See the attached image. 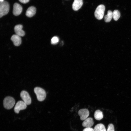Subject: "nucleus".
Listing matches in <instances>:
<instances>
[{
  "label": "nucleus",
  "instance_id": "8",
  "mask_svg": "<svg viewBox=\"0 0 131 131\" xmlns=\"http://www.w3.org/2000/svg\"><path fill=\"white\" fill-rule=\"evenodd\" d=\"M22 9L21 6L18 3H15L13 6V13L14 15L18 16L21 13Z\"/></svg>",
  "mask_w": 131,
  "mask_h": 131
},
{
  "label": "nucleus",
  "instance_id": "20",
  "mask_svg": "<svg viewBox=\"0 0 131 131\" xmlns=\"http://www.w3.org/2000/svg\"><path fill=\"white\" fill-rule=\"evenodd\" d=\"M82 131H94V129L91 127L86 128Z\"/></svg>",
  "mask_w": 131,
  "mask_h": 131
},
{
  "label": "nucleus",
  "instance_id": "19",
  "mask_svg": "<svg viewBox=\"0 0 131 131\" xmlns=\"http://www.w3.org/2000/svg\"><path fill=\"white\" fill-rule=\"evenodd\" d=\"M107 131H115L114 126L112 124L110 123L108 124Z\"/></svg>",
  "mask_w": 131,
  "mask_h": 131
},
{
  "label": "nucleus",
  "instance_id": "13",
  "mask_svg": "<svg viewBox=\"0 0 131 131\" xmlns=\"http://www.w3.org/2000/svg\"><path fill=\"white\" fill-rule=\"evenodd\" d=\"M36 9L35 7L33 6L29 7L27 10L26 15L29 17H31L35 14Z\"/></svg>",
  "mask_w": 131,
  "mask_h": 131
},
{
  "label": "nucleus",
  "instance_id": "17",
  "mask_svg": "<svg viewBox=\"0 0 131 131\" xmlns=\"http://www.w3.org/2000/svg\"><path fill=\"white\" fill-rule=\"evenodd\" d=\"M120 13L117 10H115L113 12V17L115 21H117L120 18Z\"/></svg>",
  "mask_w": 131,
  "mask_h": 131
},
{
  "label": "nucleus",
  "instance_id": "2",
  "mask_svg": "<svg viewBox=\"0 0 131 131\" xmlns=\"http://www.w3.org/2000/svg\"><path fill=\"white\" fill-rule=\"evenodd\" d=\"M14 99L10 96H7L4 98L3 101V105L4 107L7 109L12 108L15 103Z\"/></svg>",
  "mask_w": 131,
  "mask_h": 131
},
{
  "label": "nucleus",
  "instance_id": "15",
  "mask_svg": "<svg viewBox=\"0 0 131 131\" xmlns=\"http://www.w3.org/2000/svg\"><path fill=\"white\" fill-rule=\"evenodd\" d=\"M94 131H106L104 125L102 123L96 125L94 127Z\"/></svg>",
  "mask_w": 131,
  "mask_h": 131
},
{
  "label": "nucleus",
  "instance_id": "12",
  "mask_svg": "<svg viewBox=\"0 0 131 131\" xmlns=\"http://www.w3.org/2000/svg\"><path fill=\"white\" fill-rule=\"evenodd\" d=\"M83 3L82 0H74L72 5L73 9L74 11L78 10L82 6Z\"/></svg>",
  "mask_w": 131,
  "mask_h": 131
},
{
  "label": "nucleus",
  "instance_id": "7",
  "mask_svg": "<svg viewBox=\"0 0 131 131\" xmlns=\"http://www.w3.org/2000/svg\"><path fill=\"white\" fill-rule=\"evenodd\" d=\"M78 114L80 116V119L84 120L88 118L89 115V110L86 109H82L80 110L78 112Z\"/></svg>",
  "mask_w": 131,
  "mask_h": 131
},
{
  "label": "nucleus",
  "instance_id": "16",
  "mask_svg": "<svg viewBox=\"0 0 131 131\" xmlns=\"http://www.w3.org/2000/svg\"><path fill=\"white\" fill-rule=\"evenodd\" d=\"M113 17V12L111 10L107 11V14L104 16V20L106 22H110Z\"/></svg>",
  "mask_w": 131,
  "mask_h": 131
},
{
  "label": "nucleus",
  "instance_id": "22",
  "mask_svg": "<svg viewBox=\"0 0 131 131\" xmlns=\"http://www.w3.org/2000/svg\"><path fill=\"white\" fill-rule=\"evenodd\" d=\"M4 0H0V2H2L4 1Z\"/></svg>",
  "mask_w": 131,
  "mask_h": 131
},
{
  "label": "nucleus",
  "instance_id": "21",
  "mask_svg": "<svg viewBox=\"0 0 131 131\" xmlns=\"http://www.w3.org/2000/svg\"><path fill=\"white\" fill-rule=\"evenodd\" d=\"M19 0L21 2L25 4L28 3L29 0Z\"/></svg>",
  "mask_w": 131,
  "mask_h": 131
},
{
  "label": "nucleus",
  "instance_id": "5",
  "mask_svg": "<svg viewBox=\"0 0 131 131\" xmlns=\"http://www.w3.org/2000/svg\"><path fill=\"white\" fill-rule=\"evenodd\" d=\"M20 96L23 101L27 105H29L31 104V98L27 91L24 90L22 91L20 93Z\"/></svg>",
  "mask_w": 131,
  "mask_h": 131
},
{
  "label": "nucleus",
  "instance_id": "9",
  "mask_svg": "<svg viewBox=\"0 0 131 131\" xmlns=\"http://www.w3.org/2000/svg\"><path fill=\"white\" fill-rule=\"evenodd\" d=\"M23 27L21 25H17L15 26L14 30L16 34L20 37L24 36L25 33L22 30Z\"/></svg>",
  "mask_w": 131,
  "mask_h": 131
},
{
  "label": "nucleus",
  "instance_id": "1",
  "mask_svg": "<svg viewBox=\"0 0 131 131\" xmlns=\"http://www.w3.org/2000/svg\"><path fill=\"white\" fill-rule=\"evenodd\" d=\"M34 91L38 101H42L45 99L46 93L44 89L40 87H36L34 88Z\"/></svg>",
  "mask_w": 131,
  "mask_h": 131
},
{
  "label": "nucleus",
  "instance_id": "11",
  "mask_svg": "<svg viewBox=\"0 0 131 131\" xmlns=\"http://www.w3.org/2000/svg\"><path fill=\"white\" fill-rule=\"evenodd\" d=\"M94 123L92 118L91 117L88 118L84 120L82 123V125L85 128L91 127Z\"/></svg>",
  "mask_w": 131,
  "mask_h": 131
},
{
  "label": "nucleus",
  "instance_id": "14",
  "mask_svg": "<svg viewBox=\"0 0 131 131\" xmlns=\"http://www.w3.org/2000/svg\"><path fill=\"white\" fill-rule=\"evenodd\" d=\"M94 116L96 120H100L103 118V113L99 110H97L94 112Z\"/></svg>",
  "mask_w": 131,
  "mask_h": 131
},
{
  "label": "nucleus",
  "instance_id": "10",
  "mask_svg": "<svg viewBox=\"0 0 131 131\" xmlns=\"http://www.w3.org/2000/svg\"><path fill=\"white\" fill-rule=\"evenodd\" d=\"M11 40L16 46H19L21 43V39L20 36L16 34L12 35L11 38Z\"/></svg>",
  "mask_w": 131,
  "mask_h": 131
},
{
  "label": "nucleus",
  "instance_id": "3",
  "mask_svg": "<svg viewBox=\"0 0 131 131\" xmlns=\"http://www.w3.org/2000/svg\"><path fill=\"white\" fill-rule=\"evenodd\" d=\"M9 5L8 3L5 1L0 2V17L7 14L9 12Z\"/></svg>",
  "mask_w": 131,
  "mask_h": 131
},
{
  "label": "nucleus",
  "instance_id": "4",
  "mask_svg": "<svg viewBox=\"0 0 131 131\" xmlns=\"http://www.w3.org/2000/svg\"><path fill=\"white\" fill-rule=\"evenodd\" d=\"M105 10V6L101 4L98 6L96 9L94 15L96 18L98 20H101L103 18Z\"/></svg>",
  "mask_w": 131,
  "mask_h": 131
},
{
  "label": "nucleus",
  "instance_id": "6",
  "mask_svg": "<svg viewBox=\"0 0 131 131\" xmlns=\"http://www.w3.org/2000/svg\"><path fill=\"white\" fill-rule=\"evenodd\" d=\"M27 105L23 101H18L16 103L14 108L15 112L18 114L20 110L25 109L27 107Z\"/></svg>",
  "mask_w": 131,
  "mask_h": 131
},
{
  "label": "nucleus",
  "instance_id": "18",
  "mask_svg": "<svg viewBox=\"0 0 131 131\" xmlns=\"http://www.w3.org/2000/svg\"><path fill=\"white\" fill-rule=\"evenodd\" d=\"M59 41V38L57 36H55L53 37L51 39V43L52 44H55L58 43Z\"/></svg>",
  "mask_w": 131,
  "mask_h": 131
}]
</instances>
